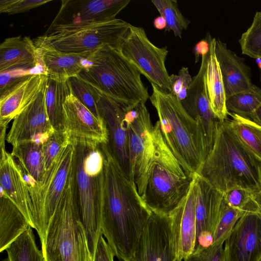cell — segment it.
<instances>
[{
  "instance_id": "6da1fadb",
  "label": "cell",
  "mask_w": 261,
  "mask_h": 261,
  "mask_svg": "<svg viewBox=\"0 0 261 261\" xmlns=\"http://www.w3.org/2000/svg\"><path fill=\"white\" fill-rule=\"evenodd\" d=\"M100 146L105 157L101 234L119 260L130 261L151 211L135 184L124 174L108 144Z\"/></svg>"
},
{
  "instance_id": "7a4b0ae2",
  "label": "cell",
  "mask_w": 261,
  "mask_h": 261,
  "mask_svg": "<svg viewBox=\"0 0 261 261\" xmlns=\"http://www.w3.org/2000/svg\"><path fill=\"white\" fill-rule=\"evenodd\" d=\"M197 174L223 193L235 188L252 194L261 190V160L242 142L228 119L220 122L212 149Z\"/></svg>"
},
{
  "instance_id": "3957f363",
  "label": "cell",
  "mask_w": 261,
  "mask_h": 261,
  "mask_svg": "<svg viewBox=\"0 0 261 261\" xmlns=\"http://www.w3.org/2000/svg\"><path fill=\"white\" fill-rule=\"evenodd\" d=\"M151 85L149 99L158 113L164 142L187 176L194 177L207 155L200 128L173 94Z\"/></svg>"
},
{
  "instance_id": "277c9868",
  "label": "cell",
  "mask_w": 261,
  "mask_h": 261,
  "mask_svg": "<svg viewBox=\"0 0 261 261\" xmlns=\"http://www.w3.org/2000/svg\"><path fill=\"white\" fill-rule=\"evenodd\" d=\"M78 76L129 109L149 98L141 73L114 47L106 46L92 51Z\"/></svg>"
},
{
  "instance_id": "5b68a950",
  "label": "cell",
  "mask_w": 261,
  "mask_h": 261,
  "mask_svg": "<svg viewBox=\"0 0 261 261\" xmlns=\"http://www.w3.org/2000/svg\"><path fill=\"white\" fill-rule=\"evenodd\" d=\"M74 144V177L77 209L94 258L99 238L102 234L101 188L105 157L100 145Z\"/></svg>"
},
{
  "instance_id": "8992f818",
  "label": "cell",
  "mask_w": 261,
  "mask_h": 261,
  "mask_svg": "<svg viewBox=\"0 0 261 261\" xmlns=\"http://www.w3.org/2000/svg\"><path fill=\"white\" fill-rule=\"evenodd\" d=\"M48 261H93L77 209L74 167L41 242Z\"/></svg>"
},
{
  "instance_id": "52a82bcc",
  "label": "cell",
  "mask_w": 261,
  "mask_h": 261,
  "mask_svg": "<svg viewBox=\"0 0 261 261\" xmlns=\"http://www.w3.org/2000/svg\"><path fill=\"white\" fill-rule=\"evenodd\" d=\"M153 137V156L141 197L151 212L169 215L186 197L194 177L187 176L166 145L159 123Z\"/></svg>"
},
{
  "instance_id": "ba28073f",
  "label": "cell",
  "mask_w": 261,
  "mask_h": 261,
  "mask_svg": "<svg viewBox=\"0 0 261 261\" xmlns=\"http://www.w3.org/2000/svg\"><path fill=\"white\" fill-rule=\"evenodd\" d=\"M130 24L119 18L49 27L37 39L63 53L81 54L103 46L117 48L127 34Z\"/></svg>"
},
{
  "instance_id": "9c48e42d",
  "label": "cell",
  "mask_w": 261,
  "mask_h": 261,
  "mask_svg": "<svg viewBox=\"0 0 261 261\" xmlns=\"http://www.w3.org/2000/svg\"><path fill=\"white\" fill-rule=\"evenodd\" d=\"M75 154V144L70 142L60 151L41 181H25L31 199L33 228L41 242L73 168Z\"/></svg>"
},
{
  "instance_id": "30bf717a",
  "label": "cell",
  "mask_w": 261,
  "mask_h": 261,
  "mask_svg": "<svg viewBox=\"0 0 261 261\" xmlns=\"http://www.w3.org/2000/svg\"><path fill=\"white\" fill-rule=\"evenodd\" d=\"M124 121L128 139L130 180L142 196L154 150L153 126L145 102H140L127 109Z\"/></svg>"
},
{
  "instance_id": "8fae6325",
  "label": "cell",
  "mask_w": 261,
  "mask_h": 261,
  "mask_svg": "<svg viewBox=\"0 0 261 261\" xmlns=\"http://www.w3.org/2000/svg\"><path fill=\"white\" fill-rule=\"evenodd\" d=\"M116 49L151 84L171 92L170 75L165 65L167 48L153 44L143 28L130 24L125 38Z\"/></svg>"
},
{
  "instance_id": "7c38bea8",
  "label": "cell",
  "mask_w": 261,
  "mask_h": 261,
  "mask_svg": "<svg viewBox=\"0 0 261 261\" xmlns=\"http://www.w3.org/2000/svg\"><path fill=\"white\" fill-rule=\"evenodd\" d=\"M62 126L71 143L95 146L109 143L104 119L95 116L72 93L63 104Z\"/></svg>"
},
{
  "instance_id": "4fadbf2b",
  "label": "cell",
  "mask_w": 261,
  "mask_h": 261,
  "mask_svg": "<svg viewBox=\"0 0 261 261\" xmlns=\"http://www.w3.org/2000/svg\"><path fill=\"white\" fill-rule=\"evenodd\" d=\"M193 189L196 201V252L213 243L225 200L224 193L198 174L194 176Z\"/></svg>"
},
{
  "instance_id": "5bb4252c",
  "label": "cell",
  "mask_w": 261,
  "mask_h": 261,
  "mask_svg": "<svg viewBox=\"0 0 261 261\" xmlns=\"http://www.w3.org/2000/svg\"><path fill=\"white\" fill-rule=\"evenodd\" d=\"M177 257L170 217L151 212L130 261H175Z\"/></svg>"
},
{
  "instance_id": "9a60e30c",
  "label": "cell",
  "mask_w": 261,
  "mask_h": 261,
  "mask_svg": "<svg viewBox=\"0 0 261 261\" xmlns=\"http://www.w3.org/2000/svg\"><path fill=\"white\" fill-rule=\"evenodd\" d=\"M210 51L202 56L200 67L188 89L186 97L180 103L198 123L202 133L207 155L212 149L220 121L210 104L205 84V73Z\"/></svg>"
},
{
  "instance_id": "2e32d148",
  "label": "cell",
  "mask_w": 261,
  "mask_h": 261,
  "mask_svg": "<svg viewBox=\"0 0 261 261\" xmlns=\"http://www.w3.org/2000/svg\"><path fill=\"white\" fill-rule=\"evenodd\" d=\"M225 261H260L261 214L246 212L224 244Z\"/></svg>"
},
{
  "instance_id": "e0dca14e",
  "label": "cell",
  "mask_w": 261,
  "mask_h": 261,
  "mask_svg": "<svg viewBox=\"0 0 261 261\" xmlns=\"http://www.w3.org/2000/svg\"><path fill=\"white\" fill-rule=\"evenodd\" d=\"M130 0H63L50 25L76 24L108 21L116 18Z\"/></svg>"
},
{
  "instance_id": "ac0fdd59",
  "label": "cell",
  "mask_w": 261,
  "mask_h": 261,
  "mask_svg": "<svg viewBox=\"0 0 261 261\" xmlns=\"http://www.w3.org/2000/svg\"><path fill=\"white\" fill-rule=\"evenodd\" d=\"M46 80L36 98L13 119L6 139L12 145L27 140L43 142L55 130L45 102Z\"/></svg>"
},
{
  "instance_id": "d6986e66",
  "label": "cell",
  "mask_w": 261,
  "mask_h": 261,
  "mask_svg": "<svg viewBox=\"0 0 261 261\" xmlns=\"http://www.w3.org/2000/svg\"><path fill=\"white\" fill-rule=\"evenodd\" d=\"M128 108L100 93L98 101V109L108 129L109 148L124 174L130 180L128 139L124 121L125 114Z\"/></svg>"
},
{
  "instance_id": "ffe728a7",
  "label": "cell",
  "mask_w": 261,
  "mask_h": 261,
  "mask_svg": "<svg viewBox=\"0 0 261 261\" xmlns=\"http://www.w3.org/2000/svg\"><path fill=\"white\" fill-rule=\"evenodd\" d=\"M6 132L0 135V186L2 191L22 212L33 228L31 196L23 173L5 147Z\"/></svg>"
},
{
  "instance_id": "44dd1931",
  "label": "cell",
  "mask_w": 261,
  "mask_h": 261,
  "mask_svg": "<svg viewBox=\"0 0 261 261\" xmlns=\"http://www.w3.org/2000/svg\"><path fill=\"white\" fill-rule=\"evenodd\" d=\"M196 201L193 181L185 199L169 215L177 257L188 261L193 254L196 238Z\"/></svg>"
},
{
  "instance_id": "7402d4cb",
  "label": "cell",
  "mask_w": 261,
  "mask_h": 261,
  "mask_svg": "<svg viewBox=\"0 0 261 261\" xmlns=\"http://www.w3.org/2000/svg\"><path fill=\"white\" fill-rule=\"evenodd\" d=\"M215 50L226 99L238 93L254 90L257 87L251 82L249 68L234 52L227 47L225 43L216 39Z\"/></svg>"
},
{
  "instance_id": "603a6c76",
  "label": "cell",
  "mask_w": 261,
  "mask_h": 261,
  "mask_svg": "<svg viewBox=\"0 0 261 261\" xmlns=\"http://www.w3.org/2000/svg\"><path fill=\"white\" fill-rule=\"evenodd\" d=\"M47 77L42 73L32 74L0 97L1 128H7L8 124L36 98Z\"/></svg>"
},
{
  "instance_id": "cb8c5ba5",
  "label": "cell",
  "mask_w": 261,
  "mask_h": 261,
  "mask_svg": "<svg viewBox=\"0 0 261 261\" xmlns=\"http://www.w3.org/2000/svg\"><path fill=\"white\" fill-rule=\"evenodd\" d=\"M39 65L41 66L39 53L30 37H9L1 44L0 72L30 71Z\"/></svg>"
},
{
  "instance_id": "d4e9b609",
  "label": "cell",
  "mask_w": 261,
  "mask_h": 261,
  "mask_svg": "<svg viewBox=\"0 0 261 261\" xmlns=\"http://www.w3.org/2000/svg\"><path fill=\"white\" fill-rule=\"evenodd\" d=\"M39 53L40 64L44 73L60 78L78 76L86 59L91 51L81 54L61 52L37 40L34 41Z\"/></svg>"
},
{
  "instance_id": "484cf974",
  "label": "cell",
  "mask_w": 261,
  "mask_h": 261,
  "mask_svg": "<svg viewBox=\"0 0 261 261\" xmlns=\"http://www.w3.org/2000/svg\"><path fill=\"white\" fill-rule=\"evenodd\" d=\"M209 43V57L205 73V84L212 109L217 119L223 122L229 112L226 108V97L219 63L215 54L216 39L209 33L206 36Z\"/></svg>"
},
{
  "instance_id": "4316f807",
  "label": "cell",
  "mask_w": 261,
  "mask_h": 261,
  "mask_svg": "<svg viewBox=\"0 0 261 261\" xmlns=\"http://www.w3.org/2000/svg\"><path fill=\"white\" fill-rule=\"evenodd\" d=\"M12 146L11 154L16 159L25 181H41L46 172L43 142L27 140Z\"/></svg>"
},
{
  "instance_id": "83f0119b",
  "label": "cell",
  "mask_w": 261,
  "mask_h": 261,
  "mask_svg": "<svg viewBox=\"0 0 261 261\" xmlns=\"http://www.w3.org/2000/svg\"><path fill=\"white\" fill-rule=\"evenodd\" d=\"M31 226L16 205L1 191L0 251L2 252Z\"/></svg>"
},
{
  "instance_id": "f1b7e54d",
  "label": "cell",
  "mask_w": 261,
  "mask_h": 261,
  "mask_svg": "<svg viewBox=\"0 0 261 261\" xmlns=\"http://www.w3.org/2000/svg\"><path fill=\"white\" fill-rule=\"evenodd\" d=\"M47 76L45 94L47 113L54 129H63V104L72 93L71 88L68 79Z\"/></svg>"
},
{
  "instance_id": "f546056e",
  "label": "cell",
  "mask_w": 261,
  "mask_h": 261,
  "mask_svg": "<svg viewBox=\"0 0 261 261\" xmlns=\"http://www.w3.org/2000/svg\"><path fill=\"white\" fill-rule=\"evenodd\" d=\"M231 117V127L242 142L261 160V126L252 120L236 114Z\"/></svg>"
},
{
  "instance_id": "4dcf8cb0",
  "label": "cell",
  "mask_w": 261,
  "mask_h": 261,
  "mask_svg": "<svg viewBox=\"0 0 261 261\" xmlns=\"http://www.w3.org/2000/svg\"><path fill=\"white\" fill-rule=\"evenodd\" d=\"M32 228L30 227L6 249L10 261H45Z\"/></svg>"
},
{
  "instance_id": "1f68e13d",
  "label": "cell",
  "mask_w": 261,
  "mask_h": 261,
  "mask_svg": "<svg viewBox=\"0 0 261 261\" xmlns=\"http://www.w3.org/2000/svg\"><path fill=\"white\" fill-rule=\"evenodd\" d=\"M151 2L166 21L165 32L172 31L175 37L181 38L182 32L188 28L190 21L179 11L177 1L152 0Z\"/></svg>"
},
{
  "instance_id": "d6a6232c",
  "label": "cell",
  "mask_w": 261,
  "mask_h": 261,
  "mask_svg": "<svg viewBox=\"0 0 261 261\" xmlns=\"http://www.w3.org/2000/svg\"><path fill=\"white\" fill-rule=\"evenodd\" d=\"M260 106L261 89L258 87L254 90L235 94L226 99V108L228 112L250 119Z\"/></svg>"
},
{
  "instance_id": "836d02e7",
  "label": "cell",
  "mask_w": 261,
  "mask_h": 261,
  "mask_svg": "<svg viewBox=\"0 0 261 261\" xmlns=\"http://www.w3.org/2000/svg\"><path fill=\"white\" fill-rule=\"evenodd\" d=\"M72 93L95 116L102 118L98 109L100 92L91 85L75 76L68 79Z\"/></svg>"
},
{
  "instance_id": "e575fe53",
  "label": "cell",
  "mask_w": 261,
  "mask_h": 261,
  "mask_svg": "<svg viewBox=\"0 0 261 261\" xmlns=\"http://www.w3.org/2000/svg\"><path fill=\"white\" fill-rule=\"evenodd\" d=\"M239 41L243 54L261 58V11L255 13L251 25L242 34Z\"/></svg>"
},
{
  "instance_id": "d590c367",
  "label": "cell",
  "mask_w": 261,
  "mask_h": 261,
  "mask_svg": "<svg viewBox=\"0 0 261 261\" xmlns=\"http://www.w3.org/2000/svg\"><path fill=\"white\" fill-rule=\"evenodd\" d=\"M245 213L242 210L229 206L225 202L213 243L220 241L225 242L238 221Z\"/></svg>"
},
{
  "instance_id": "8d00e7d4",
  "label": "cell",
  "mask_w": 261,
  "mask_h": 261,
  "mask_svg": "<svg viewBox=\"0 0 261 261\" xmlns=\"http://www.w3.org/2000/svg\"><path fill=\"white\" fill-rule=\"evenodd\" d=\"M69 142L70 141L63 129L55 130L43 142L46 171Z\"/></svg>"
},
{
  "instance_id": "74e56055",
  "label": "cell",
  "mask_w": 261,
  "mask_h": 261,
  "mask_svg": "<svg viewBox=\"0 0 261 261\" xmlns=\"http://www.w3.org/2000/svg\"><path fill=\"white\" fill-rule=\"evenodd\" d=\"M252 195L251 192L241 188L233 189L224 193V200L228 205L245 212L258 210Z\"/></svg>"
},
{
  "instance_id": "f35d334b",
  "label": "cell",
  "mask_w": 261,
  "mask_h": 261,
  "mask_svg": "<svg viewBox=\"0 0 261 261\" xmlns=\"http://www.w3.org/2000/svg\"><path fill=\"white\" fill-rule=\"evenodd\" d=\"M192 80L188 68L182 67L177 75L172 74L169 76L171 89L170 93L181 101L186 97L188 89Z\"/></svg>"
},
{
  "instance_id": "ab89813d",
  "label": "cell",
  "mask_w": 261,
  "mask_h": 261,
  "mask_svg": "<svg viewBox=\"0 0 261 261\" xmlns=\"http://www.w3.org/2000/svg\"><path fill=\"white\" fill-rule=\"evenodd\" d=\"M50 0H1L0 12L15 14L29 11L51 2Z\"/></svg>"
},
{
  "instance_id": "60d3db41",
  "label": "cell",
  "mask_w": 261,
  "mask_h": 261,
  "mask_svg": "<svg viewBox=\"0 0 261 261\" xmlns=\"http://www.w3.org/2000/svg\"><path fill=\"white\" fill-rule=\"evenodd\" d=\"M224 241L213 243L210 246L194 252L188 261H225Z\"/></svg>"
},
{
  "instance_id": "b9f144b4",
  "label": "cell",
  "mask_w": 261,
  "mask_h": 261,
  "mask_svg": "<svg viewBox=\"0 0 261 261\" xmlns=\"http://www.w3.org/2000/svg\"><path fill=\"white\" fill-rule=\"evenodd\" d=\"M14 71L0 72V97L5 95L20 82L33 74L32 72L15 73Z\"/></svg>"
},
{
  "instance_id": "7bdbcfd3",
  "label": "cell",
  "mask_w": 261,
  "mask_h": 261,
  "mask_svg": "<svg viewBox=\"0 0 261 261\" xmlns=\"http://www.w3.org/2000/svg\"><path fill=\"white\" fill-rule=\"evenodd\" d=\"M114 256L113 251L101 234L97 244L93 261H114Z\"/></svg>"
},
{
  "instance_id": "ee69618b",
  "label": "cell",
  "mask_w": 261,
  "mask_h": 261,
  "mask_svg": "<svg viewBox=\"0 0 261 261\" xmlns=\"http://www.w3.org/2000/svg\"><path fill=\"white\" fill-rule=\"evenodd\" d=\"M194 54L195 55V63L199 61L200 56H201L206 54L209 51V43L205 37L204 39H202L197 42L194 48Z\"/></svg>"
},
{
  "instance_id": "f6af8a7d",
  "label": "cell",
  "mask_w": 261,
  "mask_h": 261,
  "mask_svg": "<svg viewBox=\"0 0 261 261\" xmlns=\"http://www.w3.org/2000/svg\"><path fill=\"white\" fill-rule=\"evenodd\" d=\"M153 25L156 29L163 30L165 29L167 23L165 18L160 15L154 19Z\"/></svg>"
},
{
  "instance_id": "bcb514c9",
  "label": "cell",
  "mask_w": 261,
  "mask_h": 261,
  "mask_svg": "<svg viewBox=\"0 0 261 261\" xmlns=\"http://www.w3.org/2000/svg\"><path fill=\"white\" fill-rule=\"evenodd\" d=\"M250 119L261 126V106L253 113Z\"/></svg>"
},
{
  "instance_id": "7dc6e473",
  "label": "cell",
  "mask_w": 261,
  "mask_h": 261,
  "mask_svg": "<svg viewBox=\"0 0 261 261\" xmlns=\"http://www.w3.org/2000/svg\"><path fill=\"white\" fill-rule=\"evenodd\" d=\"M252 197L258 209L261 211V190L252 194Z\"/></svg>"
},
{
  "instance_id": "c3c4849f",
  "label": "cell",
  "mask_w": 261,
  "mask_h": 261,
  "mask_svg": "<svg viewBox=\"0 0 261 261\" xmlns=\"http://www.w3.org/2000/svg\"><path fill=\"white\" fill-rule=\"evenodd\" d=\"M2 261H10V260H9V258H8V257H7V258H5Z\"/></svg>"
},
{
  "instance_id": "681fc988",
  "label": "cell",
  "mask_w": 261,
  "mask_h": 261,
  "mask_svg": "<svg viewBox=\"0 0 261 261\" xmlns=\"http://www.w3.org/2000/svg\"><path fill=\"white\" fill-rule=\"evenodd\" d=\"M175 261H181V260L180 258H179L177 257V258L175 259Z\"/></svg>"
},
{
  "instance_id": "f907efd6",
  "label": "cell",
  "mask_w": 261,
  "mask_h": 261,
  "mask_svg": "<svg viewBox=\"0 0 261 261\" xmlns=\"http://www.w3.org/2000/svg\"><path fill=\"white\" fill-rule=\"evenodd\" d=\"M259 211L260 212V214H261V211L259 210Z\"/></svg>"
},
{
  "instance_id": "816d5d0a",
  "label": "cell",
  "mask_w": 261,
  "mask_h": 261,
  "mask_svg": "<svg viewBox=\"0 0 261 261\" xmlns=\"http://www.w3.org/2000/svg\"><path fill=\"white\" fill-rule=\"evenodd\" d=\"M44 259H45V258H44ZM45 261H48V260H46V259H45Z\"/></svg>"
},
{
  "instance_id": "f5cc1de1",
  "label": "cell",
  "mask_w": 261,
  "mask_h": 261,
  "mask_svg": "<svg viewBox=\"0 0 261 261\" xmlns=\"http://www.w3.org/2000/svg\"><path fill=\"white\" fill-rule=\"evenodd\" d=\"M260 77H261V76H260ZM261 79V78H260Z\"/></svg>"
},
{
  "instance_id": "db71d44e",
  "label": "cell",
  "mask_w": 261,
  "mask_h": 261,
  "mask_svg": "<svg viewBox=\"0 0 261 261\" xmlns=\"http://www.w3.org/2000/svg\"><path fill=\"white\" fill-rule=\"evenodd\" d=\"M260 261H261V260H260Z\"/></svg>"
},
{
  "instance_id": "11a10c76",
  "label": "cell",
  "mask_w": 261,
  "mask_h": 261,
  "mask_svg": "<svg viewBox=\"0 0 261 261\" xmlns=\"http://www.w3.org/2000/svg\"></svg>"
}]
</instances>
